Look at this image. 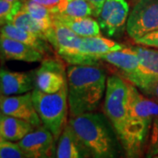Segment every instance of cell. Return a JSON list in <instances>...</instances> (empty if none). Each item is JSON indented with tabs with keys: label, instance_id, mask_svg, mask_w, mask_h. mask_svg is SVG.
Returning <instances> with one entry per match:
<instances>
[{
	"label": "cell",
	"instance_id": "cell-1",
	"mask_svg": "<svg viewBox=\"0 0 158 158\" xmlns=\"http://www.w3.org/2000/svg\"><path fill=\"white\" fill-rule=\"evenodd\" d=\"M128 106L124 133L118 141L127 158H141L147 144L151 127H158V102L139 91L127 81Z\"/></svg>",
	"mask_w": 158,
	"mask_h": 158
},
{
	"label": "cell",
	"instance_id": "cell-2",
	"mask_svg": "<svg viewBox=\"0 0 158 158\" xmlns=\"http://www.w3.org/2000/svg\"><path fill=\"white\" fill-rule=\"evenodd\" d=\"M106 77L97 65H69L67 69L69 109L71 116L93 112L106 93Z\"/></svg>",
	"mask_w": 158,
	"mask_h": 158
},
{
	"label": "cell",
	"instance_id": "cell-3",
	"mask_svg": "<svg viewBox=\"0 0 158 158\" xmlns=\"http://www.w3.org/2000/svg\"><path fill=\"white\" fill-rule=\"evenodd\" d=\"M69 124L91 158H118L116 133L99 113H83L71 117Z\"/></svg>",
	"mask_w": 158,
	"mask_h": 158
},
{
	"label": "cell",
	"instance_id": "cell-4",
	"mask_svg": "<svg viewBox=\"0 0 158 158\" xmlns=\"http://www.w3.org/2000/svg\"><path fill=\"white\" fill-rule=\"evenodd\" d=\"M34 107L46 128L59 139L66 126L69 109L67 85L54 93H47L38 88L33 91Z\"/></svg>",
	"mask_w": 158,
	"mask_h": 158
},
{
	"label": "cell",
	"instance_id": "cell-5",
	"mask_svg": "<svg viewBox=\"0 0 158 158\" xmlns=\"http://www.w3.org/2000/svg\"><path fill=\"white\" fill-rule=\"evenodd\" d=\"M53 20L54 25L47 33L46 40L57 54L69 65H96L99 60L87 56L80 51L83 37L62 23Z\"/></svg>",
	"mask_w": 158,
	"mask_h": 158
},
{
	"label": "cell",
	"instance_id": "cell-6",
	"mask_svg": "<svg viewBox=\"0 0 158 158\" xmlns=\"http://www.w3.org/2000/svg\"><path fill=\"white\" fill-rule=\"evenodd\" d=\"M105 94L104 111L119 140L127 119L129 93L127 80L118 76L109 77Z\"/></svg>",
	"mask_w": 158,
	"mask_h": 158
},
{
	"label": "cell",
	"instance_id": "cell-7",
	"mask_svg": "<svg viewBox=\"0 0 158 158\" xmlns=\"http://www.w3.org/2000/svg\"><path fill=\"white\" fill-rule=\"evenodd\" d=\"M158 30V0H138L130 12L127 33L136 40Z\"/></svg>",
	"mask_w": 158,
	"mask_h": 158
},
{
	"label": "cell",
	"instance_id": "cell-8",
	"mask_svg": "<svg viewBox=\"0 0 158 158\" xmlns=\"http://www.w3.org/2000/svg\"><path fill=\"white\" fill-rule=\"evenodd\" d=\"M56 140L49 130L40 126L18 143L27 158H56Z\"/></svg>",
	"mask_w": 158,
	"mask_h": 158
},
{
	"label": "cell",
	"instance_id": "cell-9",
	"mask_svg": "<svg viewBox=\"0 0 158 158\" xmlns=\"http://www.w3.org/2000/svg\"><path fill=\"white\" fill-rule=\"evenodd\" d=\"M0 109L1 113L24 119L35 127H40L42 124L34 107L32 92L13 96L1 95Z\"/></svg>",
	"mask_w": 158,
	"mask_h": 158
},
{
	"label": "cell",
	"instance_id": "cell-10",
	"mask_svg": "<svg viewBox=\"0 0 158 158\" xmlns=\"http://www.w3.org/2000/svg\"><path fill=\"white\" fill-rule=\"evenodd\" d=\"M67 85V70L57 59H43L35 74V88L54 93Z\"/></svg>",
	"mask_w": 158,
	"mask_h": 158
},
{
	"label": "cell",
	"instance_id": "cell-11",
	"mask_svg": "<svg viewBox=\"0 0 158 158\" xmlns=\"http://www.w3.org/2000/svg\"><path fill=\"white\" fill-rule=\"evenodd\" d=\"M129 6L126 0H106L98 16V22L106 34L113 36L127 22Z\"/></svg>",
	"mask_w": 158,
	"mask_h": 158
},
{
	"label": "cell",
	"instance_id": "cell-12",
	"mask_svg": "<svg viewBox=\"0 0 158 158\" xmlns=\"http://www.w3.org/2000/svg\"><path fill=\"white\" fill-rule=\"evenodd\" d=\"M35 75L14 72L2 69L0 71L1 95L13 96L30 92L35 88Z\"/></svg>",
	"mask_w": 158,
	"mask_h": 158
},
{
	"label": "cell",
	"instance_id": "cell-13",
	"mask_svg": "<svg viewBox=\"0 0 158 158\" xmlns=\"http://www.w3.org/2000/svg\"><path fill=\"white\" fill-rule=\"evenodd\" d=\"M0 47L3 56L6 60H14L27 62H37L43 61V55L31 46L20 41L8 38L1 34Z\"/></svg>",
	"mask_w": 158,
	"mask_h": 158
},
{
	"label": "cell",
	"instance_id": "cell-14",
	"mask_svg": "<svg viewBox=\"0 0 158 158\" xmlns=\"http://www.w3.org/2000/svg\"><path fill=\"white\" fill-rule=\"evenodd\" d=\"M88 156H90L86 148L68 123L58 140L56 158H87Z\"/></svg>",
	"mask_w": 158,
	"mask_h": 158
},
{
	"label": "cell",
	"instance_id": "cell-15",
	"mask_svg": "<svg viewBox=\"0 0 158 158\" xmlns=\"http://www.w3.org/2000/svg\"><path fill=\"white\" fill-rule=\"evenodd\" d=\"M99 60L106 61L119 69L122 73H135L142 71L140 60L131 48L115 50L101 55Z\"/></svg>",
	"mask_w": 158,
	"mask_h": 158
},
{
	"label": "cell",
	"instance_id": "cell-16",
	"mask_svg": "<svg viewBox=\"0 0 158 158\" xmlns=\"http://www.w3.org/2000/svg\"><path fill=\"white\" fill-rule=\"evenodd\" d=\"M34 127L31 123L21 118L8 116L1 113L0 135L1 138L10 141H19L31 133Z\"/></svg>",
	"mask_w": 158,
	"mask_h": 158
},
{
	"label": "cell",
	"instance_id": "cell-17",
	"mask_svg": "<svg viewBox=\"0 0 158 158\" xmlns=\"http://www.w3.org/2000/svg\"><path fill=\"white\" fill-rule=\"evenodd\" d=\"M53 19L59 21L72 30L75 34L81 37H91L100 35V26L94 19L87 18H71L62 13L54 14Z\"/></svg>",
	"mask_w": 158,
	"mask_h": 158
},
{
	"label": "cell",
	"instance_id": "cell-18",
	"mask_svg": "<svg viewBox=\"0 0 158 158\" xmlns=\"http://www.w3.org/2000/svg\"><path fill=\"white\" fill-rule=\"evenodd\" d=\"M123 48H125L123 45L118 44L112 40L104 38L101 35H99V36H91V37H83L80 51L82 54L87 56L99 60L98 57L101 55L112 51L120 50Z\"/></svg>",
	"mask_w": 158,
	"mask_h": 158
},
{
	"label": "cell",
	"instance_id": "cell-19",
	"mask_svg": "<svg viewBox=\"0 0 158 158\" xmlns=\"http://www.w3.org/2000/svg\"><path fill=\"white\" fill-rule=\"evenodd\" d=\"M1 34L8 38L20 41L24 44L31 46L42 54H45L46 52L49 51V47L48 45V42L47 40L40 38L39 36L33 33L19 28L11 22L1 25Z\"/></svg>",
	"mask_w": 158,
	"mask_h": 158
},
{
	"label": "cell",
	"instance_id": "cell-20",
	"mask_svg": "<svg viewBox=\"0 0 158 158\" xmlns=\"http://www.w3.org/2000/svg\"><path fill=\"white\" fill-rule=\"evenodd\" d=\"M124 78L135 85L146 95L154 98L158 102V77L139 71L135 73H122Z\"/></svg>",
	"mask_w": 158,
	"mask_h": 158
},
{
	"label": "cell",
	"instance_id": "cell-21",
	"mask_svg": "<svg viewBox=\"0 0 158 158\" xmlns=\"http://www.w3.org/2000/svg\"><path fill=\"white\" fill-rule=\"evenodd\" d=\"M11 23L15 25L19 28H21L23 30L28 31L30 33L36 34L41 39L46 40V35L48 30L51 27H47L42 22L35 19L34 17H32L27 11L20 10L16 14V16L13 18Z\"/></svg>",
	"mask_w": 158,
	"mask_h": 158
},
{
	"label": "cell",
	"instance_id": "cell-22",
	"mask_svg": "<svg viewBox=\"0 0 158 158\" xmlns=\"http://www.w3.org/2000/svg\"><path fill=\"white\" fill-rule=\"evenodd\" d=\"M136 53L142 67V71L158 77V48L143 47L131 48Z\"/></svg>",
	"mask_w": 158,
	"mask_h": 158
},
{
	"label": "cell",
	"instance_id": "cell-23",
	"mask_svg": "<svg viewBox=\"0 0 158 158\" xmlns=\"http://www.w3.org/2000/svg\"><path fill=\"white\" fill-rule=\"evenodd\" d=\"M21 9L27 11L35 19L42 22L48 27H52L54 25L53 16L54 13L46 6L40 5L34 0H22Z\"/></svg>",
	"mask_w": 158,
	"mask_h": 158
},
{
	"label": "cell",
	"instance_id": "cell-24",
	"mask_svg": "<svg viewBox=\"0 0 158 158\" xmlns=\"http://www.w3.org/2000/svg\"><path fill=\"white\" fill-rule=\"evenodd\" d=\"M62 14L71 18H87L94 16V10L89 0H68Z\"/></svg>",
	"mask_w": 158,
	"mask_h": 158
},
{
	"label": "cell",
	"instance_id": "cell-25",
	"mask_svg": "<svg viewBox=\"0 0 158 158\" xmlns=\"http://www.w3.org/2000/svg\"><path fill=\"white\" fill-rule=\"evenodd\" d=\"M22 7V0L16 2H9L6 0H0V20L1 25L12 21Z\"/></svg>",
	"mask_w": 158,
	"mask_h": 158
},
{
	"label": "cell",
	"instance_id": "cell-26",
	"mask_svg": "<svg viewBox=\"0 0 158 158\" xmlns=\"http://www.w3.org/2000/svg\"><path fill=\"white\" fill-rule=\"evenodd\" d=\"M0 158H27L19 143L0 140Z\"/></svg>",
	"mask_w": 158,
	"mask_h": 158
},
{
	"label": "cell",
	"instance_id": "cell-27",
	"mask_svg": "<svg viewBox=\"0 0 158 158\" xmlns=\"http://www.w3.org/2000/svg\"><path fill=\"white\" fill-rule=\"evenodd\" d=\"M49 9L54 14L62 13L65 10L68 0H34Z\"/></svg>",
	"mask_w": 158,
	"mask_h": 158
},
{
	"label": "cell",
	"instance_id": "cell-28",
	"mask_svg": "<svg viewBox=\"0 0 158 158\" xmlns=\"http://www.w3.org/2000/svg\"><path fill=\"white\" fill-rule=\"evenodd\" d=\"M135 42L139 45L158 48V30L151 32L139 39L135 40Z\"/></svg>",
	"mask_w": 158,
	"mask_h": 158
},
{
	"label": "cell",
	"instance_id": "cell-29",
	"mask_svg": "<svg viewBox=\"0 0 158 158\" xmlns=\"http://www.w3.org/2000/svg\"><path fill=\"white\" fill-rule=\"evenodd\" d=\"M106 0H89L91 6L93 7V10H94V16L95 17H98L99 12L101 11L102 7L104 6L105 2Z\"/></svg>",
	"mask_w": 158,
	"mask_h": 158
},
{
	"label": "cell",
	"instance_id": "cell-30",
	"mask_svg": "<svg viewBox=\"0 0 158 158\" xmlns=\"http://www.w3.org/2000/svg\"><path fill=\"white\" fill-rule=\"evenodd\" d=\"M6 1H9V2H16V1H20V0H6Z\"/></svg>",
	"mask_w": 158,
	"mask_h": 158
},
{
	"label": "cell",
	"instance_id": "cell-31",
	"mask_svg": "<svg viewBox=\"0 0 158 158\" xmlns=\"http://www.w3.org/2000/svg\"><path fill=\"white\" fill-rule=\"evenodd\" d=\"M154 158H158V156H155V157Z\"/></svg>",
	"mask_w": 158,
	"mask_h": 158
}]
</instances>
